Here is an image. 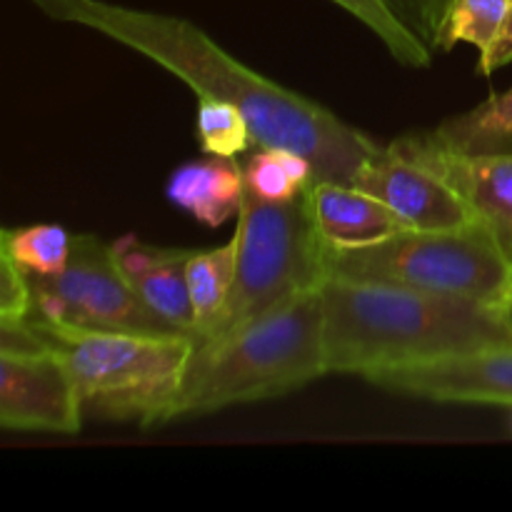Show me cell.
Segmentation results:
<instances>
[{
	"mask_svg": "<svg viewBox=\"0 0 512 512\" xmlns=\"http://www.w3.org/2000/svg\"><path fill=\"white\" fill-rule=\"evenodd\" d=\"M333 3L360 20L400 65L415 70L430 68L433 50L395 15L388 0H333Z\"/></svg>",
	"mask_w": 512,
	"mask_h": 512,
	"instance_id": "cell-19",
	"label": "cell"
},
{
	"mask_svg": "<svg viewBox=\"0 0 512 512\" xmlns=\"http://www.w3.org/2000/svg\"><path fill=\"white\" fill-rule=\"evenodd\" d=\"M328 373L368 375L512 345L500 305L388 283L325 278Z\"/></svg>",
	"mask_w": 512,
	"mask_h": 512,
	"instance_id": "cell-2",
	"label": "cell"
},
{
	"mask_svg": "<svg viewBox=\"0 0 512 512\" xmlns=\"http://www.w3.org/2000/svg\"><path fill=\"white\" fill-rule=\"evenodd\" d=\"M243 173L248 193L273 203L298 198L318 180L313 163L305 155L285 148H265V145L250 155Z\"/></svg>",
	"mask_w": 512,
	"mask_h": 512,
	"instance_id": "cell-17",
	"label": "cell"
},
{
	"mask_svg": "<svg viewBox=\"0 0 512 512\" xmlns=\"http://www.w3.org/2000/svg\"><path fill=\"white\" fill-rule=\"evenodd\" d=\"M33 310L28 275L20 265L0 250V320H23Z\"/></svg>",
	"mask_w": 512,
	"mask_h": 512,
	"instance_id": "cell-23",
	"label": "cell"
},
{
	"mask_svg": "<svg viewBox=\"0 0 512 512\" xmlns=\"http://www.w3.org/2000/svg\"><path fill=\"white\" fill-rule=\"evenodd\" d=\"M512 63V0L508 5V18H505L503 30H500L498 40L493 43V48L485 55L478 58V73L490 75L498 68H505V65Z\"/></svg>",
	"mask_w": 512,
	"mask_h": 512,
	"instance_id": "cell-24",
	"label": "cell"
},
{
	"mask_svg": "<svg viewBox=\"0 0 512 512\" xmlns=\"http://www.w3.org/2000/svg\"><path fill=\"white\" fill-rule=\"evenodd\" d=\"M393 145L450 185L512 265V153H463L430 133L403 135Z\"/></svg>",
	"mask_w": 512,
	"mask_h": 512,
	"instance_id": "cell-9",
	"label": "cell"
},
{
	"mask_svg": "<svg viewBox=\"0 0 512 512\" xmlns=\"http://www.w3.org/2000/svg\"><path fill=\"white\" fill-rule=\"evenodd\" d=\"M245 193L248 185L243 168L235 163V158L220 155L183 163L165 183L170 203L208 228H220L230 218H238Z\"/></svg>",
	"mask_w": 512,
	"mask_h": 512,
	"instance_id": "cell-14",
	"label": "cell"
},
{
	"mask_svg": "<svg viewBox=\"0 0 512 512\" xmlns=\"http://www.w3.org/2000/svg\"><path fill=\"white\" fill-rule=\"evenodd\" d=\"M58 23L83 25L173 73L200 95L243 110L255 145L285 148L313 163L315 178L353 185L380 143L340 120L333 110L248 68L203 28L175 15L128 8L110 0H28Z\"/></svg>",
	"mask_w": 512,
	"mask_h": 512,
	"instance_id": "cell-1",
	"label": "cell"
},
{
	"mask_svg": "<svg viewBox=\"0 0 512 512\" xmlns=\"http://www.w3.org/2000/svg\"><path fill=\"white\" fill-rule=\"evenodd\" d=\"M28 280L33 293L28 318L40 323L113 333H183L145 305L120 270L113 243L93 233L73 235V253L63 273L28 275Z\"/></svg>",
	"mask_w": 512,
	"mask_h": 512,
	"instance_id": "cell-7",
	"label": "cell"
},
{
	"mask_svg": "<svg viewBox=\"0 0 512 512\" xmlns=\"http://www.w3.org/2000/svg\"><path fill=\"white\" fill-rule=\"evenodd\" d=\"M0 250L8 253L20 270L33 278H50L63 273L73 253V235L60 225L38 223L25 228H5L0 233Z\"/></svg>",
	"mask_w": 512,
	"mask_h": 512,
	"instance_id": "cell-18",
	"label": "cell"
},
{
	"mask_svg": "<svg viewBox=\"0 0 512 512\" xmlns=\"http://www.w3.org/2000/svg\"><path fill=\"white\" fill-rule=\"evenodd\" d=\"M500 310H503V315H505V320H508V325L512 328V295L508 300H505L503 305H500Z\"/></svg>",
	"mask_w": 512,
	"mask_h": 512,
	"instance_id": "cell-25",
	"label": "cell"
},
{
	"mask_svg": "<svg viewBox=\"0 0 512 512\" xmlns=\"http://www.w3.org/2000/svg\"><path fill=\"white\" fill-rule=\"evenodd\" d=\"M400 20L435 53L440 28H443L453 0H388Z\"/></svg>",
	"mask_w": 512,
	"mask_h": 512,
	"instance_id": "cell-22",
	"label": "cell"
},
{
	"mask_svg": "<svg viewBox=\"0 0 512 512\" xmlns=\"http://www.w3.org/2000/svg\"><path fill=\"white\" fill-rule=\"evenodd\" d=\"M308 195L315 223L330 248H358L405 230L388 205L350 183L315 180Z\"/></svg>",
	"mask_w": 512,
	"mask_h": 512,
	"instance_id": "cell-13",
	"label": "cell"
},
{
	"mask_svg": "<svg viewBox=\"0 0 512 512\" xmlns=\"http://www.w3.org/2000/svg\"><path fill=\"white\" fill-rule=\"evenodd\" d=\"M238 270V235L213 250H193L188 258V288L195 310V338L218 318Z\"/></svg>",
	"mask_w": 512,
	"mask_h": 512,
	"instance_id": "cell-16",
	"label": "cell"
},
{
	"mask_svg": "<svg viewBox=\"0 0 512 512\" xmlns=\"http://www.w3.org/2000/svg\"><path fill=\"white\" fill-rule=\"evenodd\" d=\"M308 190L285 203L245 193L235 228L238 270L233 290L218 318L195 338V343L228 338L298 295L323 285L328 278V243L315 223Z\"/></svg>",
	"mask_w": 512,
	"mask_h": 512,
	"instance_id": "cell-5",
	"label": "cell"
},
{
	"mask_svg": "<svg viewBox=\"0 0 512 512\" xmlns=\"http://www.w3.org/2000/svg\"><path fill=\"white\" fill-rule=\"evenodd\" d=\"M113 253L145 305L195 338V310L188 288V258L193 250L158 248L135 233H125L113 240Z\"/></svg>",
	"mask_w": 512,
	"mask_h": 512,
	"instance_id": "cell-12",
	"label": "cell"
},
{
	"mask_svg": "<svg viewBox=\"0 0 512 512\" xmlns=\"http://www.w3.org/2000/svg\"><path fill=\"white\" fill-rule=\"evenodd\" d=\"M328 375L320 288L220 340L195 343L175 420L258 403Z\"/></svg>",
	"mask_w": 512,
	"mask_h": 512,
	"instance_id": "cell-3",
	"label": "cell"
},
{
	"mask_svg": "<svg viewBox=\"0 0 512 512\" xmlns=\"http://www.w3.org/2000/svg\"><path fill=\"white\" fill-rule=\"evenodd\" d=\"M430 135L463 153H512V88L443 120Z\"/></svg>",
	"mask_w": 512,
	"mask_h": 512,
	"instance_id": "cell-15",
	"label": "cell"
},
{
	"mask_svg": "<svg viewBox=\"0 0 512 512\" xmlns=\"http://www.w3.org/2000/svg\"><path fill=\"white\" fill-rule=\"evenodd\" d=\"M328 278L388 283L503 305L512 295V265L480 225L445 230L405 228L358 248L325 250Z\"/></svg>",
	"mask_w": 512,
	"mask_h": 512,
	"instance_id": "cell-6",
	"label": "cell"
},
{
	"mask_svg": "<svg viewBox=\"0 0 512 512\" xmlns=\"http://www.w3.org/2000/svg\"><path fill=\"white\" fill-rule=\"evenodd\" d=\"M195 133L203 153L235 158L255 143L253 130L243 110L230 100L200 95L198 115H195Z\"/></svg>",
	"mask_w": 512,
	"mask_h": 512,
	"instance_id": "cell-21",
	"label": "cell"
},
{
	"mask_svg": "<svg viewBox=\"0 0 512 512\" xmlns=\"http://www.w3.org/2000/svg\"><path fill=\"white\" fill-rule=\"evenodd\" d=\"M368 383L390 393L435 403H480L512 408V345L468 355L398 365L368 375Z\"/></svg>",
	"mask_w": 512,
	"mask_h": 512,
	"instance_id": "cell-10",
	"label": "cell"
},
{
	"mask_svg": "<svg viewBox=\"0 0 512 512\" xmlns=\"http://www.w3.org/2000/svg\"><path fill=\"white\" fill-rule=\"evenodd\" d=\"M83 403L73 373L58 350L40 343L28 350L0 348V425L15 433L75 435Z\"/></svg>",
	"mask_w": 512,
	"mask_h": 512,
	"instance_id": "cell-8",
	"label": "cell"
},
{
	"mask_svg": "<svg viewBox=\"0 0 512 512\" xmlns=\"http://www.w3.org/2000/svg\"><path fill=\"white\" fill-rule=\"evenodd\" d=\"M508 5L510 0H453L435 50L450 53L458 43H468L485 55L503 30Z\"/></svg>",
	"mask_w": 512,
	"mask_h": 512,
	"instance_id": "cell-20",
	"label": "cell"
},
{
	"mask_svg": "<svg viewBox=\"0 0 512 512\" xmlns=\"http://www.w3.org/2000/svg\"><path fill=\"white\" fill-rule=\"evenodd\" d=\"M353 185L388 205L405 228L445 230L473 223L450 185L393 143L380 145L378 153L365 160Z\"/></svg>",
	"mask_w": 512,
	"mask_h": 512,
	"instance_id": "cell-11",
	"label": "cell"
},
{
	"mask_svg": "<svg viewBox=\"0 0 512 512\" xmlns=\"http://www.w3.org/2000/svg\"><path fill=\"white\" fill-rule=\"evenodd\" d=\"M28 320L68 363L85 415L145 428L175 420L193 335L78 330Z\"/></svg>",
	"mask_w": 512,
	"mask_h": 512,
	"instance_id": "cell-4",
	"label": "cell"
}]
</instances>
